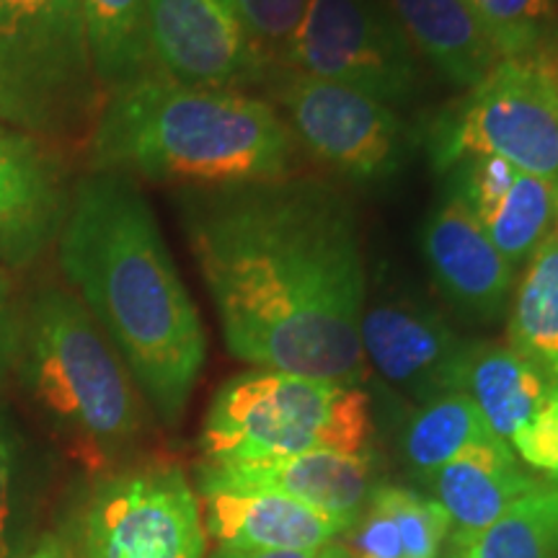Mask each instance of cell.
<instances>
[{
	"instance_id": "4dcf8cb0",
	"label": "cell",
	"mask_w": 558,
	"mask_h": 558,
	"mask_svg": "<svg viewBox=\"0 0 558 558\" xmlns=\"http://www.w3.org/2000/svg\"><path fill=\"white\" fill-rule=\"evenodd\" d=\"M24 558H83L81 543L65 533H45L32 543Z\"/></svg>"
},
{
	"instance_id": "277c9868",
	"label": "cell",
	"mask_w": 558,
	"mask_h": 558,
	"mask_svg": "<svg viewBox=\"0 0 558 558\" xmlns=\"http://www.w3.org/2000/svg\"><path fill=\"white\" fill-rule=\"evenodd\" d=\"M11 362L34 409L81 460L109 463L137 439L135 383L73 290L34 292L16 320Z\"/></svg>"
},
{
	"instance_id": "7c38bea8",
	"label": "cell",
	"mask_w": 558,
	"mask_h": 558,
	"mask_svg": "<svg viewBox=\"0 0 558 558\" xmlns=\"http://www.w3.org/2000/svg\"><path fill=\"white\" fill-rule=\"evenodd\" d=\"M360 341L369 365L418 407L463 393L465 369L478 344L460 337L435 308L411 300L365 305Z\"/></svg>"
},
{
	"instance_id": "8992f818",
	"label": "cell",
	"mask_w": 558,
	"mask_h": 558,
	"mask_svg": "<svg viewBox=\"0 0 558 558\" xmlns=\"http://www.w3.org/2000/svg\"><path fill=\"white\" fill-rule=\"evenodd\" d=\"M101 101L81 0H0V124L58 143L94 128Z\"/></svg>"
},
{
	"instance_id": "6da1fadb",
	"label": "cell",
	"mask_w": 558,
	"mask_h": 558,
	"mask_svg": "<svg viewBox=\"0 0 558 558\" xmlns=\"http://www.w3.org/2000/svg\"><path fill=\"white\" fill-rule=\"evenodd\" d=\"M179 215L233 357L362 386L367 279L357 209L344 194L290 177L186 190Z\"/></svg>"
},
{
	"instance_id": "5bb4252c",
	"label": "cell",
	"mask_w": 558,
	"mask_h": 558,
	"mask_svg": "<svg viewBox=\"0 0 558 558\" xmlns=\"http://www.w3.org/2000/svg\"><path fill=\"white\" fill-rule=\"evenodd\" d=\"M424 262L452 311L473 324L505 316L518 269L494 248L465 202L445 184L422 226Z\"/></svg>"
},
{
	"instance_id": "1f68e13d",
	"label": "cell",
	"mask_w": 558,
	"mask_h": 558,
	"mask_svg": "<svg viewBox=\"0 0 558 558\" xmlns=\"http://www.w3.org/2000/svg\"><path fill=\"white\" fill-rule=\"evenodd\" d=\"M337 541L318 550H259V548H230L218 546L209 558H331Z\"/></svg>"
},
{
	"instance_id": "2e32d148",
	"label": "cell",
	"mask_w": 558,
	"mask_h": 558,
	"mask_svg": "<svg viewBox=\"0 0 558 558\" xmlns=\"http://www.w3.org/2000/svg\"><path fill=\"white\" fill-rule=\"evenodd\" d=\"M199 484L256 488L298 499L333 518L352 520L373 492L369 452H300V456L248 460V463H202Z\"/></svg>"
},
{
	"instance_id": "f1b7e54d",
	"label": "cell",
	"mask_w": 558,
	"mask_h": 558,
	"mask_svg": "<svg viewBox=\"0 0 558 558\" xmlns=\"http://www.w3.org/2000/svg\"><path fill=\"white\" fill-rule=\"evenodd\" d=\"M509 448L530 469L548 473L558 481V386H554L535 416L512 437Z\"/></svg>"
},
{
	"instance_id": "d4e9b609",
	"label": "cell",
	"mask_w": 558,
	"mask_h": 558,
	"mask_svg": "<svg viewBox=\"0 0 558 558\" xmlns=\"http://www.w3.org/2000/svg\"><path fill=\"white\" fill-rule=\"evenodd\" d=\"M471 558H558V481L535 484L478 538Z\"/></svg>"
},
{
	"instance_id": "d6986e66",
	"label": "cell",
	"mask_w": 558,
	"mask_h": 558,
	"mask_svg": "<svg viewBox=\"0 0 558 558\" xmlns=\"http://www.w3.org/2000/svg\"><path fill=\"white\" fill-rule=\"evenodd\" d=\"M452 522L435 499L407 486H375L341 533L349 558H439Z\"/></svg>"
},
{
	"instance_id": "d6a6232c",
	"label": "cell",
	"mask_w": 558,
	"mask_h": 558,
	"mask_svg": "<svg viewBox=\"0 0 558 558\" xmlns=\"http://www.w3.org/2000/svg\"><path fill=\"white\" fill-rule=\"evenodd\" d=\"M448 541H450V546H448V554H445V558H471L469 541L456 538V535H450Z\"/></svg>"
},
{
	"instance_id": "ba28073f",
	"label": "cell",
	"mask_w": 558,
	"mask_h": 558,
	"mask_svg": "<svg viewBox=\"0 0 558 558\" xmlns=\"http://www.w3.org/2000/svg\"><path fill=\"white\" fill-rule=\"evenodd\" d=\"M300 148L339 177L378 184L407 160V128L393 107L339 83L271 68L264 83Z\"/></svg>"
},
{
	"instance_id": "f546056e",
	"label": "cell",
	"mask_w": 558,
	"mask_h": 558,
	"mask_svg": "<svg viewBox=\"0 0 558 558\" xmlns=\"http://www.w3.org/2000/svg\"><path fill=\"white\" fill-rule=\"evenodd\" d=\"M13 337H16V311L11 300V282L0 271V380L13 357Z\"/></svg>"
},
{
	"instance_id": "603a6c76",
	"label": "cell",
	"mask_w": 558,
	"mask_h": 558,
	"mask_svg": "<svg viewBox=\"0 0 558 558\" xmlns=\"http://www.w3.org/2000/svg\"><path fill=\"white\" fill-rule=\"evenodd\" d=\"M509 349L558 386V228L530 256L507 324Z\"/></svg>"
},
{
	"instance_id": "52a82bcc",
	"label": "cell",
	"mask_w": 558,
	"mask_h": 558,
	"mask_svg": "<svg viewBox=\"0 0 558 558\" xmlns=\"http://www.w3.org/2000/svg\"><path fill=\"white\" fill-rule=\"evenodd\" d=\"M432 169L492 156L558 186V52L501 58L427 130Z\"/></svg>"
},
{
	"instance_id": "e575fe53",
	"label": "cell",
	"mask_w": 558,
	"mask_h": 558,
	"mask_svg": "<svg viewBox=\"0 0 558 558\" xmlns=\"http://www.w3.org/2000/svg\"><path fill=\"white\" fill-rule=\"evenodd\" d=\"M556 228H558V222H556Z\"/></svg>"
},
{
	"instance_id": "e0dca14e",
	"label": "cell",
	"mask_w": 558,
	"mask_h": 558,
	"mask_svg": "<svg viewBox=\"0 0 558 558\" xmlns=\"http://www.w3.org/2000/svg\"><path fill=\"white\" fill-rule=\"evenodd\" d=\"M202 525L218 546L318 550L349 527L347 520L282 494L199 484Z\"/></svg>"
},
{
	"instance_id": "484cf974",
	"label": "cell",
	"mask_w": 558,
	"mask_h": 558,
	"mask_svg": "<svg viewBox=\"0 0 558 558\" xmlns=\"http://www.w3.org/2000/svg\"><path fill=\"white\" fill-rule=\"evenodd\" d=\"M34 538V469L24 432L0 407V558H24Z\"/></svg>"
},
{
	"instance_id": "836d02e7",
	"label": "cell",
	"mask_w": 558,
	"mask_h": 558,
	"mask_svg": "<svg viewBox=\"0 0 558 558\" xmlns=\"http://www.w3.org/2000/svg\"><path fill=\"white\" fill-rule=\"evenodd\" d=\"M331 558H349V554L344 550V546H341V543H337V548H333Z\"/></svg>"
},
{
	"instance_id": "7a4b0ae2",
	"label": "cell",
	"mask_w": 558,
	"mask_h": 558,
	"mask_svg": "<svg viewBox=\"0 0 558 558\" xmlns=\"http://www.w3.org/2000/svg\"><path fill=\"white\" fill-rule=\"evenodd\" d=\"M60 269L160 422H181L207 337L137 181L90 171L73 184L58 235Z\"/></svg>"
},
{
	"instance_id": "44dd1931",
	"label": "cell",
	"mask_w": 558,
	"mask_h": 558,
	"mask_svg": "<svg viewBox=\"0 0 558 558\" xmlns=\"http://www.w3.org/2000/svg\"><path fill=\"white\" fill-rule=\"evenodd\" d=\"M554 390L546 375L514 349L478 341L465 369L463 393L476 403L494 435L509 445Z\"/></svg>"
},
{
	"instance_id": "9c48e42d",
	"label": "cell",
	"mask_w": 558,
	"mask_h": 558,
	"mask_svg": "<svg viewBox=\"0 0 558 558\" xmlns=\"http://www.w3.org/2000/svg\"><path fill=\"white\" fill-rule=\"evenodd\" d=\"M277 68L339 83L375 101L407 104L418 88V60L393 13L373 0H308Z\"/></svg>"
},
{
	"instance_id": "4fadbf2b",
	"label": "cell",
	"mask_w": 558,
	"mask_h": 558,
	"mask_svg": "<svg viewBox=\"0 0 558 558\" xmlns=\"http://www.w3.org/2000/svg\"><path fill=\"white\" fill-rule=\"evenodd\" d=\"M70 192L52 143L0 124V262L29 267L58 241Z\"/></svg>"
},
{
	"instance_id": "8fae6325",
	"label": "cell",
	"mask_w": 558,
	"mask_h": 558,
	"mask_svg": "<svg viewBox=\"0 0 558 558\" xmlns=\"http://www.w3.org/2000/svg\"><path fill=\"white\" fill-rule=\"evenodd\" d=\"M148 39L156 73L194 88L264 86V58L226 0H148Z\"/></svg>"
},
{
	"instance_id": "cb8c5ba5",
	"label": "cell",
	"mask_w": 558,
	"mask_h": 558,
	"mask_svg": "<svg viewBox=\"0 0 558 558\" xmlns=\"http://www.w3.org/2000/svg\"><path fill=\"white\" fill-rule=\"evenodd\" d=\"M499 442L476 403L465 393H450L414 411L401 432V456L418 478L435 473L471 448Z\"/></svg>"
},
{
	"instance_id": "7402d4cb",
	"label": "cell",
	"mask_w": 558,
	"mask_h": 558,
	"mask_svg": "<svg viewBox=\"0 0 558 558\" xmlns=\"http://www.w3.org/2000/svg\"><path fill=\"white\" fill-rule=\"evenodd\" d=\"M94 75L104 94L156 73L148 39V0H81Z\"/></svg>"
},
{
	"instance_id": "4316f807",
	"label": "cell",
	"mask_w": 558,
	"mask_h": 558,
	"mask_svg": "<svg viewBox=\"0 0 558 558\" xmlns=\"http://www.w3.org/2000/svg\"><path fill=\"white\" fill-rule=\"evenodd\" d=\"M499 58L556 52L558 0H469Z\"/></svg>"
},
{
	"instance_id": "83f0119b",
	"label": "cell",
	"mask_w": 558,
	"mask_h": 558,
	"mask_svg": "<svg viewBox=\"0 0 558 558\" xmlns=\"http://www.w3.org/2000/svg\"><path fill=\"white\" fill-rule=\"evenodd\" d=\"M226 3L271 68L279 65L308 9V0H226Z\"/></svg>"
},
{
	"instance_id": "ac0fdd59",
	"label": "cell",
	"mask_w": 558,
	"mask_h": 558,
	"mask_svg": "<svg viewBox=\"0 0 558 558\" xmlns=\"http://www.w3.org/2000/svg\"><path fill=\"white\" fill-rule=\"evenodd\" d=\"M427 484L435 492L437 505L448 512L450 535L473 541L538 481L520 469V458L505 439H499L450 460Z\"/></svg>"
},
{
	"instance_id": "5b68a950",
	"label": "cell",
	"mask_w": 558,
	"mask_h": 558,
	"mask_svg": "<svg viewBox=\"0 0 558 558\" xmlns=\"http://www.w3.org/2000/svg\"><path fill=\"white\" fill-rule=\"evenodd\" d=\"M373 435L362 388L256 369L222 383L209 401L199 448L205 463H248L300 452H365Z\"/></svg>"
},
{
	"instance_id": "3957f363",
	"label": "cell",
	"mask_w": 558,
	"mask_h": 558,
	"mask_svg": "<svg viewBox=\"0 0 558 558\" xmlns=\"http://www.w3.org/2000/svg\"><path fill=\"white\" fill-rule=\"evenodd\" d=\"M300 145L269 101L148 73L111 90L90 128L96 171L190 190L295 177Z\"/></svg>"
},
{
	"instance_id": "30bf717a",
	"label": "cell",
	"mask_w": 558,
	"mask_h": 558,
	"mask_svg": "<svg viewBox=\"0 0 558 558\" xmlns=\"http://www.w3.org/2000/svg\"><path fill=\"white\" fill-rule=\"evenodd\" d=\"M78 543L83 558H205L197 492L171 463L114 473L88 497Z\"/></svg>"
},
{
	"instance_id": "9a60e30c",
	"label": "cell",
	"mask_w": 558,
	"mask_h": 558,
	"mask_svg": "<svg viewBox=\"0 0 558 558\" xmlns=\"http://www.w3.org/2000/svg\"><path fill=\"white\" fill-rule=\"evenodd\" d=\"M448 186L514 269L530 262L558 222V186L492 156L463 158Z\"/></svg>"
},
{
	"instance_id": "ffe728a7",
	"label": "cell",
	"mask_w": 558,
	"mask_h": 558,
	"mask_svg": "<svg viewBox=\"0 0 558 558\" xmlns=\"http://www.w3.org/2000/svg\"><path fill=\"white\" fill-rule=\"evenodd\" d=\"M401 32L458 88H473L501 60L469 0H388Z\"/></svg>"
}]
</instances>
